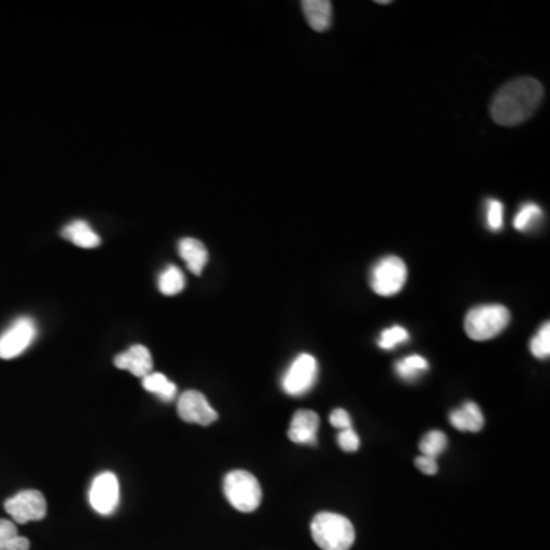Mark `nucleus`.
<instances>
[{"mask_svg": "<svg viewBox=\"0 0 550 550\" xmlns=\"http://www.w3.org/2000/svg\"><path fill=\"white\" fill-rule=\"evenodd\" d=\"M503 213H505V206L500 200H488L486 222H488V228L490 231H500L503 228Z\"/></svg>", "mask_w": 550, "mask_h": 550, "instance_id": "obj_24", "label": "nucleus"}, {"mask_svg": "<svg viewBox=\"0 0 550 550\" xmlns=\"http://www.w3.org/2000/svg\"><path fill=\"white\" fill-rule=\"evenodd\" d=\"M5 510L15 523L43 520L48 512L45 495L41 490H26L5 501Z\"/></svg>", "mask_w": 550, "mask_h": 550, "instance_id": "obj_7", "label": "nucleus"}, {"mask_svg": "<svg viewBox=\"0 0 550 550\" xmlns=\"http://www.w3.org/2000/svg\"><path fill=\"white\" fill-rule=\"evenodd\" d=\"M545 96L540 81L521 77L503 86L490 105V116L500 125L520 124L534 115Z\"/></svg>", "mask_w": 550, "mask_h": 550, "instance_id": "obj_1", "label": "nucleus"}, {"mask_svg": "<svg viewBox=\"0 0 550 550\" xmlns=\"http://www.w3.org/2000/svg\"><path fill=\"white\" fill-rule=\"evenodd\" d=\"M30 540L25 536H15L14 540L11 541L6 550H30Z\"/></svg>", "mask_w": 550, "mask_h": 550, "instance_id": "obj_29", "label": "nucleus"}, {"mask_svg": "<svg viewBox=\"0 0 550 550\" xmlns=\"http://www.w3.org/2000/svg\"><path fill=\"white\" fill-rule=\"evenodd\" d=\"M224 492L234 509L254 512L261 503L259 481L248 471H231L224 481Z\"/></svg>", "mask_w": 550, "mask_h": 550, "instance_id": "obj_4", "label": "nucleus"}, {"mask_svg": "<svg viewBox=\"0 0 550 550\" xmlns=\"http://www.w3.org/2000/svg\"><path fill=\"white\" fill-rule=\"evenodd\" d=\"M316 378H318V364L316 358L309 353H301L297 356L283 376L281 387L288 395L298 398L314 389Z\"/></svg>", "mask_w": 550, "mask_h": 550, "instance_id": "obj_6", "label": "nucleus"}, {"mask_svg": "<svg viewBox=\"0 0 550 550\" xmlns=\"http://www.w3.org/2000/svg\"><path fill=\"white\" fill-rule=\"evenodd\" d=\"M378 4H380V5H387V4H390V2H389V0H380Z\"/></svg>", "mask_w": 550, "mask_h": 550, "instance_id": "obj_30", "label": "nucleus"}, {"mask_svg": "<svg viewBox=\"0 0 550 550\" xmlns=\"http://www.w3.org/2000/svg\"><path fill=\"white\" fill-rule=\"evenodd\" d=\"M19 536L17 527L13 521L0 520V550H6L11 541Z\"/></svg>", "mask_w": 550, "mask_h": 550, "instance_id": "obj_26", "label": "nucleus"}, {"mask_svg": "<svg viewBox=\"0 0 550 550\" xmlns=\"http://www.w3.org/2000/svg\"><path fill=\"white\" fill-rule=\"evenodd\" d=\"M338 445H340L341 450L345 451V453H355L360 448V437L356 435V431L353 428H349V430L340 431V435H338Z\"/></svg>", "mask_w": 550, "mask_h": 550, "instance_id": "obj_25", "label": "nucleus"}, {"mask_svg": "<svg viewBox=\"0 0 550 550\" xmlns=\"http://www.w3.org/2000/svg\"><path fill=\"white\" fill-rule=\"evenodd\" d=\"M142 385L147 391L160 396V399L171 400L176 396V384H173L167 376L162 373H151L142 378Z\"/></svg>", "mask_w": 550, "mask_h": 550, "instance_id": "obj_18", "label": "nucleus"}, {"mask_svg": "<svg viewBox=\"0 0 550 550\" xmlns=\"http://www.w3.org/2000/svg\"><path fill=\"white\" fill-rule=\"evenodd\" d=\"M318 428H320V417L316 411L298 410L290 420L288 435L296 444L316 445Z\"/></svg>", "mask_w": 550, "mask_h": 550, "instance_id": "obj_11", "label": "nucleus"}, {"mask_svg": "<svg viewBox=\"0 0 550 550\" xmlns=\"http://www.w3.org/2000/svg\"><path fill=\"white\" fill-rule=\"evenodd\" d=\"M179 255L195 275L202 274V270L208 263V251L206 245L193 237H186L179 242Z\"/></svg>", "mask_w": 550, "mask_h": 550, "instance_id": "obj_15", "label": "nucleus"}, {"mask_svg": "<svg viewBox=\"0 0 550 550\" xmlns=\"http://www.w3.org/2000/svg\"><path fill=\"white\" fill-rule=\"evenodd\" d=\"M186 288V277L178 266H169L160 274V290L164 296H178Z\"/></svg>", "mask_w": 550, "mask_h": 550, "instance_id": "obj_19", "label": "nucleus"}, {"mask_svg": "<svg viewBox=\"0 0 550 550\" xmlns=\"http://www.w3.org/2000/svg\"><path fill=\"white\" fill-rule=\"evenodd\" d=\"M408 340H410V334H408V330H407L406 327H402V325H391L389 329L382 330L378 344H380V349H384V351H391V349H395L398 345L404 344V343H407Z\"/></svg>", "mask_w": 550, "mask_h": 550, "instance_id": "obj_22", "label": "nucleus"}, {"mask_svg": "<svg viewBox=\"0 0 550 550\" xmlns=\"http://www.w3.org/2000/svg\"><path fill=\"white\" fill-rule=\"evenodd\" d=\"M310 532L323 550H349L355 543L351 521L335 512H320L310 523Z\"/></svg>", "mask_w": 550, "mask_h": 550, "instance_id": "obj_2", "label": "nucleus"}, {"mask_svg": "<svg viewBox=\"0 0 550 550\" xmlns=\"http://www.w3.org/2000/svg\"><path fill=\"white\" fill-rule=\"evenodd\" d=\"M37 336V325L30 316L15 320L10 329L0 336V358L13 360L22 355L32 344Z\"/></svg>", "mask_w": 550, "mask_h": 550, "instance_id": "obj_8", "label": "nucleus"}, {"mask_svg": "<svg viewBox=\"0 0 550 550\" xmlns=\"http://www.w3.org/2000/svg\"><path fill=\"white\" fill-rule=\"evenodd\" d=\"M450 422L455 430L479 433L483 428L485 417H483V413H481L477 404L465 402L463 407L451 413Z\"/></svg>", "mask_w": 550, "mask_h": 550, "instance_id": "obj_13", "label": "nucleus"}, {"mask_svg": "<svg viewBox=\"0 0 550 550\" xmlns=\"http://www.w3.org/2000/svg\"><path fill=\"white\" fill-rule=\"evenodd\" d=\"M541 219H543V210L540 206L534 202H527L517 213L516 219H514V228L525 233V231L532 230L534 226L538 225Z\"/></svg>", "mask_w": 550, "mask_h": 550, "instance_id": "obj_20", "label": "nucleus"}, {"mask_svg": "<svg viewBox=\"0 0 550 550\" xmlns=\"http://www.w3.org/2000/svg\"><path fill=\"white\" fill-rule=\"evenodd\" d=\"M416 466L420 472H424L426 475H435L437 472V462L435 457H428V455L420 454L416 459Z\"/></svg>", "mask_w": 550, "mask_h": 550, "instance_id": "obj_28", "label": "nucleus"}, {"mask_svg": "<svg viewBox=\"0 0 550 550\" xmlns=\"http://www.w3.org/2000/svg\"><path fill=\"white\" fill-rule=\"evenodd\" d=\"M509 310L501 305H481L466 314L465 332L471 340H492L508 327Z\"/></svg>", "mask_w": 550, "mask_h": 550, "instance_id": "obj_3", "label": "nucleus"}, {"mask_svg": "<svg viewBox=\"0 0 550 550\" xmlns=\"http://www.w3.org/2000/svg\"><path fill=\"white\" fill-rule=\"evenodd\" d=\"M530 353L538 360H547L550 355V325H541L536 335L530 341Z\"/></svg>", "mask_w": 550, "mask_h": 550, "instance_id": "obj_23", "label": "nucleus"}, {"mask_svg": "<svg viewBox=\"0 0 550 550\" xmlns=\"http://www.w3.org/2000/svg\"><path fill=\"white\" fill-rule=\"evenodd\" d=\"M178 413L187 424L208 426L217 420V411L208 404L206 396L197 390H187L178 400Z\"/></svg>", "mask_w": 550, "mask_h": 550, "instance_id": "obj_10", "label": "nucleus"}, {"mask_svg": "<svg viewBox=\"0 0 550 550\" xmlns=\"http://www.w3.org/2000/svg\"><path fill=\"white\" fill-rule=\"evenodd\" d=\"M61 235L66 241L72 242L74 245L85 248V250H94L100 246L101 237L96 231L90 228L89 224L85 220H74L69 225H66L61 231Z\"/></svg>", "mask_w": 550, "mask_h": 550, "instance_id": "obj_16", "label": "nucleus"}, {"mask_svg": "<svg viewBox=\"0 0 550 550\" xmlns=\"http://www.w3.org/2000/svg\"><path fill=\"white\" fill-rule=\"evenodd\" d=\"M407 277L408 270L406 261L396 255H387L371 270V289L380 297L396 296L406 286Z\"/></svg>", "mask_w": 550, "mask_h": 550, "instance_id": "obj_5", "label": "nucleus"}, {"mask_svg": "<svg viewBox=\"0 0 550 550\" xmlns=\"http://www.w3.org/2000/svg\"><path fill=\"white\" fill-rule=\"evenodd\" d=\"M428 367H430L428 361L420 355L407 356L404 360L398 361L395 365L398 376L407 382H415L428 371Z\"/></svg>", "mask_w": 550, "mask_h": 550, "instance_id": "obj_17", "label": "nucleus"}, {"mask_svg": "<svg viewBox=\"0 0 550 550\" xmlns=\"http://www.w3.org/2000/svg\"><path fill=\"white\" fill-rule=\"evenodd\" d=\"M116 367L121 371H129L136 378H145L153 371V360L151 353L145 345H132L129 351L123 352L115 356Z\"/></svg>", "mask_w": 550, "mask_h": 550, "instance_id": "obj_12", "label": "nucleus"}, {"mask_svg": "<svg viewBox=\"0 0 550 550\" xmlns=\"http://www.w3.org/2000/svg\"><path fill=\"white\" fill-rule=\"evenodd\" d=\"M330 426L336 428V430H349L352 428V417L347 411L343 408H336V410L330 413Z\"/></svg>", "mask_w": 550, "mask_h": 550, "instance_id": "obj_27", "label": "nucleus"}, {"mask_svg": "<svg viewBox=\"0 0 550 550\" xmlns=\"http://www.w3.org/2000/svg\"><path fill=\"white\" fill-rule=\"evenodd\" d=\"M301 8L312 30L325 32L332 23V4L329 0H303Z\"/></svg>", "mask_w": 550, "mask_h": 550, "instance_id": "obj_14", "label": "nucleus"}, {"mask_svg": "<svg viewBox=\"0 0 550 550\" xmlns=\"http://www.w3.org/2000/svg\"><path fill=\"white\" fill-rule=\"evenodd\" d=\"M89 501L101 516H110L115 512L120 503V483L114 472L96 475L90 486Z\"/></svg>", "mask_w": 550, "mask_h": 550, "instance_id": "obj_9", "label": "nucleus"}, {"mask_svg": "<svg viewBox=\"0 0 550 550\" xmlns=\"http://www.w3.org/2000/svg\"><path fill=\"white\" fill-rule=\"evenodd\" d=\"M446 444H448V440L442 431H430L420 440L419 450L422 455H428V457L435 459L437 455L445 451Z\"/></svg>", "mask_w": 550, "mask_h": 550, "instance_id": "obj_21", "label": "nucleus"}]
</instances>
